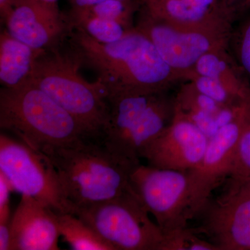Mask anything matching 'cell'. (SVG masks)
Listing matches in <instances>:
<instances>
[{"label": "cell", "mask_w": 250, "mask_h": 250, "mask_svg": "<svg viewBox=\"0 0 250 250\" xmlns=\"http://www.w3.org/2000/svg\"><path fill=\"white\" fill-rule=\"evenodd\" d=\"M18 40L4 29L0 35V82L4 88L27 84L42 52Z\"/></svg>", "instance_id": "obj_17"}, {"label": "cell", "mask_w": 250, "mask_h": 250, "mask_svg": "<svg viewBox=\"0 0 250 250\" xmlns=\"http://www.w3.org/2000/svg\"><path fill=\"white\" fill-rule=\"evenodd\" d=\"M12 2L13 0H0V14L3 21L9 14L12 6Z\"/></svg>", "instance_id": "obj_28"}, {"label": "cell", "mask_w": 250, "mask_h": 250, "mask_svg": "<svg viewBox=\"0 0 250 250\" xmlns=\"http://www.w3.org/2000/svg\"><path fill=\"white\" fill-rule=\"evenodd\" d=\"M228 49L205 54L192 72L213 79L238 103H246L250 100V85L234 59L229 54Z\"/></svg>", "instance_id": "obj_18"}, {"label": "cell", "mask_w": 250, "mask_h": 250, "mask_svg": "<svg viewBox=\"0 0 250 250\" xmlns=\"http://www.w3.org/2000/svg\"><path fill=\"white\" fill-rule=\"evenodd\" d=\"M149 214L131 188L115 198L74 211L115 250H162L165 236Z\"/></svg>", "instance_id": "obj_6"}, {"label": "cell", "mask_w": 250, "mask_h": 250, "mask_svg": "<svg viewBox=\"0 0 250 250\" xmlns=\"http://www.w3.org/2000/svg\"><path fill=\"white\" fill-rule=\"evenodd\" d=\"M3 21L11 36L39 50L58 47L73 29L57 2L44 0H13Z\"/></svg>", "instance_id": "obj_12"}, {"label": "cell", "mask_w": 250, "mask_h": 250, "mask_svg": "<svg viewBox=\"0 0 250 250\" xmlns=\"http://www.w3.org/2000/svg\"><path fill=\"white\" fill-rule=\"evenodd\" d=\"M104 1L106 0H70V2L72 5V8H83L93 6L94 4ZM134 1H143V0H134Z\"/></svg>", "instance_id": "obj_27"}, {"label": "cell", "mask_w": 250, "mask_h": 250, "mask_svg": "<svg viewBox=\"0 0 250 250\" xmlns=\"http://www.w3.org/2000/svg\"><path fill=\"white\" fill-rule=\"evenodd\" d=\"M243 108L233 121L210 138L200 162L187 171L190 220L195 218L213 190L232 173Z\"/></svg>", "instance_id": "obj_11"}, {"label": "cell", "mask_w": 250, "mask_h": 250, "mask_svg": "<svg viewBox=\"0 0 250 250\" xmlns=\"http://www.w3.org/2000/svg\"><path fill=\"white\" fill-rule=\"evenodd\" d=\"M162 250H218L208 240L204 239L192 228L182 229L165 236Z\"/></svg>", "instance_id": "obj_24"}, {"label": "cell", "mask_w": 250, "mask_h": 250, "mask_svg": "<svg viewBox=\"0 0 250 250\" xmlns=\"http://www.w3.org/2000/svg\"><path fill=\"white\" fill-rule=\"evenodd\" d=\"M208 141L196 125L175 112L171 124L143 149L140 158L158 168L187 172L200 162Z\"/></svg>", "instance_id": "obj_13"}, {"label": "cell", "mask_w": 250, "mask_h": 250, "mask_svg": "<svg viewBox=\"0 0 250 250\" xmlns=\"http://www.w3.org/2000/svg\"><path fill=\"white\" fill-rule=\"evenodd\" d=\"M129 184L164 236L187 228L190 220L187 172L140 164L131 172Z\"/></svg>", "instance_id": "obj_9"}, {"label": "cell", "mask_w": 250, "mask_h": 250, "mask_svg": "<svg viewBox=\"0 0 250 250\" xmlns=\"http://www.w3.org/2000/svg\"><path fill=\"white\" fill-rule=\"evenodd\" d=\"M182 85L174 96L175 112L196 125L208 139L233 121L249 102L236 107L225 106L199 91L190 81Z\"/></svg>", "instance_id": "obj_16"}, {"label": "cell", "mask_w": 250, "mask_h": 250, "mask_svg": "<svg viewBox=\"0 0 250 250\" xmlns=\"http://www.w3.org/2000/svg\"><path fill=\"white\" fill-rule=\"evenodd\" d=\"M232 45L233 59L246 76L250 78V16L232 30L229 46Z\"/></svg>", "instance_id": "obj_23"}, {"label": "cell", "mask_w": 250, "mask_h": 250, "mask_svg": "<svg viewBox=\"0 0 250 250\" xmlns=\"http://www.w3.org/2000/svg\"><path fill=\"white\" fill-rule=\"evenodd\" d=\"M68 16L73 28L82 29L90 38L101 43H111L119 41L130 30L115 21L97 17L75 9H72Z\"/></svg>", "instance_id": "obj_20"}, {"label": "cell", "mask_w": 250, "mask_h": 250, "mask_svg": "<svg viewBox=\"0 0 250 250\" xmlns=\"http://www.w3.org/2000/svg\"><path fill=\"white\" fill-rule=\"evenodd\" d=\"M223 193L208 199L192 228L218 250H250V177H229Z\"/></svg>", "instance_id": "obj_10"}, {"label": "cell", "mask_w": 250, "mask_h": 250, "mask_svg": "<svg viewBox=\"0 0 250 250\" xmlns=\"http://www.w3.org/2000/svg\"><path fill=\"white\" fill-rule=\"evenodd\" d=\"M11 220L0 223V250H11Z\"/></svg>", "instance_id": "obj_26"}, {"label": "cell", "mask_w": 250, "mask_h": 250, "mask_svg": "<svg viewBox=\"0 0 250 250\" xmlns=\"http://www.w3.org/2000/svg\"><path fill=\"white\" fill-rule=\"evenodd\" d=\"M143 1L134 0H106L93 6L72 8L97 17L104 18L123 24L126 29L134 28V15L139 11Z\"/></svg>", "instance_id": "obj_21"}, {"label": "cell", "mask_w": 250, "mask_h": 250, "mask_svg": "<svg viewBox=\"0 0 250 250\" xmlns=\"http://www.w3.org/2000/svg\"><path fill=\"white\" fill-rule=\"evenodd\" d=\"M0 127L42 153L96 139L53 99L29 83L0 90Z\"/></svg>", "instance_id": "obj_2"}, {"label": "cell", "mask_w": 250, "mask_h": 250, "mask_svg": "<svg viewBox=\"0 0 250 250\" xmlns=\"http://www.w3.org/2000/svg\"><path fill=\"white\" fill-rule=\"evenodd\" d=\"M0 172L13 190L36 199L57 214H74L75 208L50 159L4 133L0 134Z\"/></svg>", "instance_id": "obj_7"}, {"label": "cell", "mask_w": 250, "mask_h": 250, "mask_svg": "<svg viewBox=\"0 0 250 250\" xmlns=\"http://www.w3.org/2000/svg\"><path fill=\"white\" fill-rule=\"evenodd\" d=\"M153 16L190 27L233 29L235 20L223 0H143Z\"/></svg>", "instance_id": "obj_15"}, {"label": "cell", "mask_w": 250, "mask_h": 250, "mask_svg": "<svg viewBox=\"0 0 250 250\" xmlns=\"http://www.w3.org/2000/svg\"><path fill=\"white\" fill-rule=\"evenodd\" d=\"M43 154L57 169L75 209L111 200L128 191L131 188L130 174L138 166L117 157L99 139L85 140Z\"/></svg>", "instance_id": "obj_3"}, {"label": "cell", "mask_w": 250, "mask_h": 250, "mask_svg": "<svg viewBox=\"0 0 250 250\" xmlns=\"http://www.w3.org/2000/svg\"><path fill=\"white\" fill-rule=\"evenodd\" d=\"M135 28L147 36L166 63L187 81L203 56L229 48L233 30L179 25L153 16L143 4Z\"/></svg>", "instance_id": "obj_8"}, {"label": "cell", "mask_w": 250, "mask_h": 250, "mask_svg": "<svg viewBox=\"0 0 250 250\" xmlns=\"http://www.w3.org/2000/svg\"><path fill=\"white\" fill-rule=\"evenodd\" d=\"M67 38L82 65L98 74L96 82L106 100L126 94L170 91L187 81L135 27L111 43L99 42L78 28H73Z\"/></svg>", "instance_id": "obj_1"}, {"label": "cell", "mask_w": 250, "mask_h": 250, "mask_svg": "<svg viewBox=\"0 0 250 250\" xmlns=\"http://www.w3.org/2000/svg\"><path fill=\"white\" fill-rule=\"evenodd\" d=\"M167 92L108 99L109 113L102 143L117 157L141 164L140 154L173 121L175 99Z\"/></svg>", "instance_id": "obj_5"}, {"label": "cell", "mask_w": 250, "mask_h": 250, "mask_svg": "<svg viewBox=\"0 0 250 250\" xmlns=\"http://www.w3.org/2000/svg\"><path fill=\"white\" fill-rule=\"evenodd\" d=\"M44 1H47V2H57L58 0H44Z\"/></svg>", "instance_id": "obj_29"}, {"label": "cell", "mask_w": 250, "mask_h": 250, "mask_svg": "<svg viewBox=\"0 0 250 250\" xmlns=\"http://www.w3.org/2000/svg\"><path fill=\"white\" fill-rule=\"evenodd\" d=\"M230 177H250V101L242 112L241 133Z\"/></svg>", "instance_id": "obj_22"}, {"label": "cell", "mask_w": 250, "mask_h": 250, "mask_svg": "<svg viewBox=\"0 0 250 250\" xmlns=\"http://www.w3.org/2000/svg\"><path fill=\"white\" fill-rule=\"evenodd\" d=\"M82 65L72 50L70 53H63L58 47L45 50L36 61L29 83L45 92L90 136L100 140L109 106L98 82L90 83L80 75Z\"/></svg>", "instance_id": "obj_4"}, {"label": "cell", "mask_w": 250, "mask_h": 250, "mask_svg": "<svg viewBox=\"0 0 250 250\" xmlns=\"http://www.w3.org/2000/svg\"><path fill=\"white\" fill-rule=\"evenodd\" d=\"M12 187L6 177L0 172V223L9 220L10 217V194Z\"/></svg>", "instance_id": "obj_25"}, {"label": "cell", "mask_w": 250, "mask_h": 250, "mask_svg": "<svg viewBox=\"0 0 250 250\" xmlns=\"http://www.w3.org/2000/svg\"><path fill=\"white\" fill-rule=\"evenodd\" d=\"M57 213L33 197L22 195L11 220V250H58Z\"/></svg>", "instance_id": "obj_14"}, {"label": "cell", "mask_w": 250, "mask_h": 250, "mask_svg": "<svg viewBox=\"0 0 250 250\" xmlns=\"http://www.w3.org/2000/svg\"><path fill=\"white\" fill-rule=\"evenodd\" d=\"M59 232L72 250H115L84 221L71 213L57 214Z\"/></svg>", "instance_id": "obj_19"}]
</instances>
